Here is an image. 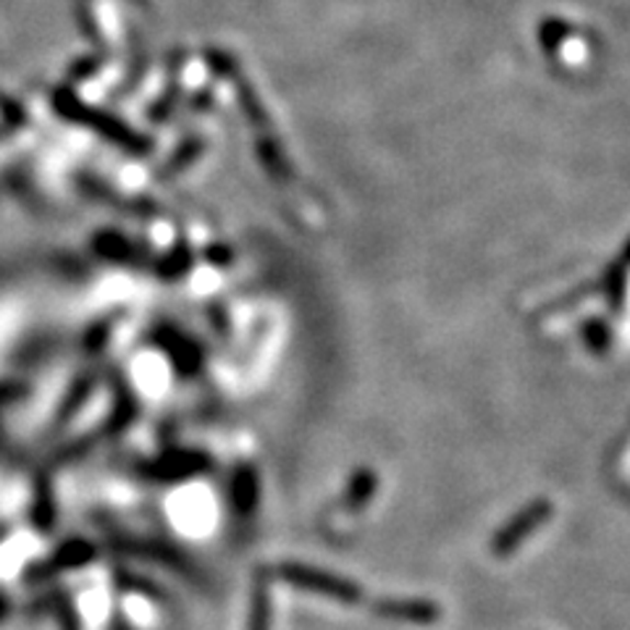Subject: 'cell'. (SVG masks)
Returning <instances> with one entry per match:
<instances>
[{"mask_svg": "<svg viewBox=\"0 0 630 630\" xmlns=\"http://www.w3.org/2000/svg\"><path fill=\"white\" fill-rule=\"evenodd\" d=\"M549 518H552V502L549 499L533 502L531 507H526L522 513L515 515V518L509 520L497 536H494L492 552L497 554V558H509V554H513L515 549H518L522 541H526L528 536H531L536 528Z\"/></svg>", "mask_w": 630, "mask_h": 630, "instance_id": "6da1fadb", "label": "cell"}, {"mask_svg": "<svg viewBox=\"0 0 630 630\" xmlns=\"http://www.w3.org/2000/svg\"><path fill=\"white\" fill-rule=\"evenodd\" d=\"M284 578L290 581V583H294V586L305 588V592L331 596V599L347 601V605H352V601H358L360 596H363V594H360V586H355V583L334 578V575H326V573H315V570L286 567L284 570Z\"/></svg>", "mask_w": 630, "mask_h": 630, "instance_id": "7a4b0ae2", "label": "cell"}, {"mask_svg": "<svg viewBox=\"0 0 630 630\" xmlns=\"http://www.w3.org/2000/svg\"><path fill=\"white\" fill-rule=\"evenodd\" d=\"M376 612L386 620L415 622V626H428V622L439 620V607L431 601L420 599H386L376 605Z\"/></svg>", "mask_w": 630, "mask_h": 630, "instance_id": "3957f363", "label": "cell"}, {"mask_svg": "<svg viewBox=\"0 0 630 630\" xmlns=\"http://www.w3.org/2000/svg\"><path fill=\"white\" fill-rule=\"evenodd\" d=\"M271 626V612H268V599L266 594H258L252 607V620H250V630H268Z\"/></svg>", "mask_w": 630, "mask_h": 630, "instance_id": "277c9868", "label": "cell"}, {"mask_svg": "<svg viewBox=\"0 0 630 630\" xmlns=\"http://www.w3.org/2000/svg\"><path fill=\"white\" fill-rule=\"evenodd\" d=\"M607 292L609 297H612L615 307L622 303V271L620 268H612V273L607 277Z\"/></svg>", "mask_w": 630, "mask_h": 630, "instance_id": "5b68a950", "label": "cell"}, {"mask_svg": "<svg viewBox=\"0 0 630 630\" xmlns=\"http://www.w3.org/2000/svg\"><path fill=\"white\" fill-rule=\"evenodd\" d=\"M586 334H592V347L596 352H601L607 347V341H609V337H607V328L601 326V324H588V328H586Z\"/></svg>", "mask_w": 630, "mask_h": 630, "instance_id": "8992f818", "label": "cell"}, {"mask_svg": "<svg viewBox=\"0 0 630 630\" xmlns=\"http://www.w3.org/2000/svg\"><path fill=\"white\" fill-rule=\"evenodd\" d=\"M58 618H61V630H79V620H77V615L71 612L69 605L61 607Z\"/></svg>", "mask_w": 630, "mask_h": 630, "instance_id": "52a82bcc", "label": "cell"}, {"mask_svg": "<svg viewBox=\"0 0 630 630\" xmlns=\"http://www.w3.org/2000/svg\"><path fill=\"white\" fill-rule=\"evenodd\" d=\"M628 260H630V245H628Z\"/></svg>", "mask_w": 630, "mask_h": 630, "instance_id": "ba28073f", "label": "cell"}]
</instances>
